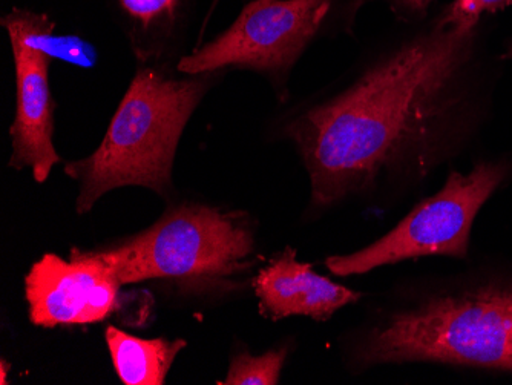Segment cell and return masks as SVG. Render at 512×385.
Wrapping results in <instances>:
<instances>
[{"mask_svg": "<svg viewBox=\"0 0 512 385\" xmlns=\"http://www.w3.org/2000/svg\"><path fill=\"white\" fill-rule=\"evenodd\" d=\"M476 27L445 10L332 99L299 112L286 135L301 154L316 208L384 180L422 178L453 145L463 103L460 76Z\"/></svg>", "mask_w": 512, "mask_h": 385, "instance_id": "cell-1", "label": "cell"}, {"mask_svg": "<svg viewBox=\"0 0 512 385\" xmlns=\"http://www.w3.org/2000/svg\"><path fill=\"white\" fill-rule=\"evenodd\" d=\"M211 74L177 79L152 65L135 73L99 148L65 166L80 186V214L112 189L143 186L163 194L171 186L178 143Z\"/></svg>", "mask_w": 512, "mask_h": 385, "instance_id": "cell-2", "label": "cell"}, {"mask_svg": "<svg viewBox=\"0 0 512 385\" xmlns=\"http://www.w3.org/2000/svg\"><path fill=\"white\" fill-rule=\"evenodd\" d=\"M364 366L440 362L512 372V286L428 298L388 316L359 349Z\"/></svg>", "mask_w": 512, "mask_h": 385, "instance_id": "cell-3", "label": "cell"}, {"mask_svg": "<svg viewBox=\"0 0 512 385\" xmlns=\"http://www.w3.org/2000/svg\"><path fill=\"white\" fill-rule=\"evenodd\" d=\"M253 234L240 214L180 208L119 247L97 252L120 284L152 278L217 280L238 274L252 255Z\"/></svg>", "mask_w": 512, "mask_h": 385, "instance_id": "cell-4", "label": "cell"}, {"mask_svg": "<svg viewBox=\"0 0 512 385\" xmlns=\"http://www.w3.org/2000/svg\"><path fill=\"white\" fill-rule=\"evenodd\" d=\"M362 0H247L227 30L181 57V74L244 68L281 82L310 43L355 19Z\"/></svg>", "mask_w": 512, "mask_h": 385, "instance_id": "cell-5", "label": "cell"}, {"mask_svg": "<svg viewBox=\"0 0 512 385\" xmlns=\"http://www.w3.org/2000/svg\"><path fill=\"white\" fill-rule=\"evenodd\" d=\"M506 175L502 163L483 162L470 174L451 172L444 188L422 201L396 228L355 254L327 258L338 277L433 255L465 258L474 218Z\"/></svg>", "mask_w": 512, "mask_h": 385, "instance_id": "cell-6", "label": "cell"}, {"mask_svg": "<svg viewBox=\"0 0 512 385\" xmlns=\"http://www.w3.org/2000/svg\"><path fill=\"white\" fill-rule=\"evenodd\" d=\"M120 286L97 252L74 249L71 261L45 255L25 278L31 323L42 327L100 323L117 307Z\"/></svg>", "mask_w": 512, "mask_h": 385, "instance_id": "cell-7", "label": "cell"}, {"mask_svg": "<svg viewBox=\"0 0 512 385\" xmlns=\"http://www.w3.org/2000/svg\"><path fill=\"white\" fill-rule=\"evenodd\" d=\"M16 66V117L10 128L11 168H30L34 180H48L60 162L53 143L54 102L50 89L53 60L19 42H10Z\"/></svg>", "mask_w": 512, "mask_h": 385, "instance_id": "cell-8", "label": "cell"}, {"mask_svg": "<svg viewBox=\"0 0 512 385\" xmlns=\"http://www.w3.org/2000/svg\"><path fill=\"white\" fill-rule=\"evenodd\" d=\"M253 287L261 310L270 320L302 315L327 321L336 310L361 297V293L316 274L310 264L296 261L290 249L260 270Z\"/></svg>", "mask_w": 512, "mask_h": 385, "instance_id": "cell-9", "label": "cell"}, {"mask_svg": "<svg viewBox=\"0 0 512 385\" xmlns=\"http://www.w3.org/2000/svg\"><path fill=\"white\" fill-rule=\"evenodd\" d=\"M134 45L148 56L154 48L165 47L186 28L197 10L198 0H105Z\"/></svg>", "mask_w": 512, "mask_h": 385, "instance_id": "cell-10", "label": "cell"}, {"mask_svg": "<svg viewBox=\"0 0 512 385\" xmlns=\"http://www.w3.org/2000/svg\"><path fill=\"white\" fill-rule=\"evenodd\" d=\"M106 343L115 372L126 385L165 384L175 358L186 346L181 339H142L114 326L106 329Z\"/></svg>", "mask_w": 512, "mask_h": 385, "instance_id": "cell-11", "label": "cell"}, {"mask_svg": "<svg viewBox=\"0 0 512 385\" xmlns=\"http://www.w3.org/2000/svg\"><path fill=\"white\" fill-rule=\"evenodd\" d=\"M10 42H19L51 60H62L80 68H92L97 62V50L92 43L74 34H56V24L46 13L13 8L0 19Z\"/></svg>", "mask_w": 512, "mask_h": 385, "instance_id": "cell-12", "label": "cell"}, {"mask_svg": "<svg viewBox=\"0 0 512 385\" xmlns=\"http://www.w3.org/2000/svg\"><path fill=\"white\" fill-rule=\"evenodd\" d=\"M287 349L270 350L260 356L241 353L230 362L229 373L220 384L224 385H275L279 382Z\"/></svg>", "mask_w": 512, "mask_h": 385, "instance_id": "cell-13", "label": "cell"}, {"mask_svg": "<svg viewBox=\"0 0 512 385\" xmlns=\"http://www.w3.org/2000/svg\"><path fill=\"white\" fill-rule=\"evenodd\" d=\"M512 4V0H454L447 8L451 19L467 27H477L480 16L485 13H497Z\"/></svg>", "mask_w": 512, "mask_h": 385, "instance_id": "cell-14", "label": "cell"}, {"mask_svg": "<svg viewBox=\"0 0 512 385\" xmlns=\"http://www.w3.org/2000/svg\"><path fill=\"white\" fill-rule=\"evenodd\" d=\"M393 8L394 13L408 20L422 19L434 0H382Z\"/></svg>", "mask_w": 512, "mask_h": 385, "instance_id": "cell-15", "label": "cell"}, {"mask_svg": "<svg viewBox=\"0 0 512 385\" xmlns=\"http://www.w3.org/2000/svg\"><path fill=\"white\" fill-rule=\"evenodd\" d=\"M7 372H8V364L2 359V379H0V384H8L7 381Z\"/></svg>", "mask_w": 512, "mask_h": 385, "instance_id": "cell-16", "label": "cell"}, {"mask_svg": "<svg viewBox=\"0 0 512 385\" xmlns=\"http://www.w3.org/2000/svg\"><path fill=\"white\" fill-rule=\"evenodd\" d=\"M505 59H512V45L509 47L508 53L505 54Z\"/></svg>", "mask_w": 512, "mask_h": 385, "instance_id": "cell-17", "label": "cell"}, {"mask_svg": "<svg viewBox=\"0 0 512 385\" xmlns=\"http://www.w3.org/2000/svg\"><path fill=\"white\" fill-rule=\"evenodd\" d=\"M246 2H247V0H246Z\"/></svg>", "mask_w": 512, "mask_h": 385, "instance_id": "cell-18", "label": "cell"}]
</instances>
